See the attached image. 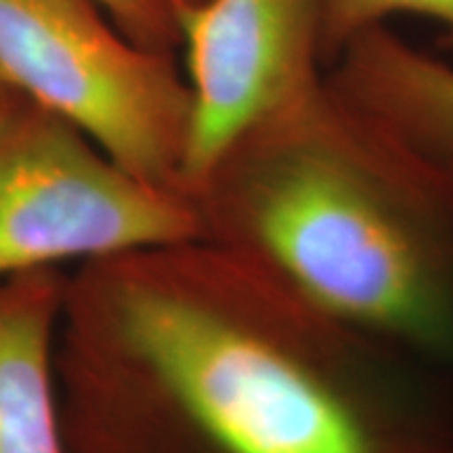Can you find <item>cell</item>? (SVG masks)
Returning a JSON list of instances; mask_svg holds the SVG:
<instances>
[{
	"mask_svg": "<svg viewBox=\"0 0 453 453\" xmlns=\"http://www.w3.org/2000/svg\"><path fill=\"white\" fill-rule=\"evenodd\" d=\"M110 296L141 395L64 418L67 453H453V380L206 240Z\"/></svg>",
	"mask_w": 453,
	"mask_h": 453,
	"instance_id": "1",
	"label": "cell"
},
{
	"mask_svg": "<svg viewBox=\"0 0 453 453\" xmlns=\"http://www.w3.org/2000/svg\"><path fill=\"white\" fill-rule=\"evenodd\" d=\"M202 235L453 380V177L319 82L189 196Z\"/></svg>",
	"mask_w": 453,
	"mask_h": 453,
	"instance_id": "2",
	"label": "cell"
},
{
	"mask_svg": "<svg viewBox=\"0 0 453 453\" xmlns=\"http://www.w3.org/2000/svg\"><path fill=\"white\" fill-rule=\"evenodd\" d=\"M105 17L93 0H0V81L134 177L183 194L189 84L170 50Z\"/></svg>",
	"mask_w": 453,
	"mask_h": 453,
	"instance_id": "3",
	"label": "cell"
},
{
	"mask_svg": "<svg viewBox=\"0 0 453 453\" xmlns=\"http://www.w3.org/2000/svg\"><path fill=\"white\" fill-rule=\"evenodd\" d=\"M200 235L189 197L134 177L67 122L24 99L0 122V280Z\"/></svg>",
	"mask_w": 453,
	"mask_h": 453,
	"instance_id": "4",
	"label": "cell"
},
{
	"mask_svg": "<svg viewBox=\"0 0 453 453\" xmlns=\"http://www.w3.org/2000/svg\"><path fill=\"white\" fill-rule=\"evenodd\" d=\"M191 93L180 191L189 197L237 141L326 73L319 0L174 4Z\"/></svg>",
	"mask_w": 453,
	"mask_h": 453,
	"instance_id": "5",
	"label": "cell"
},
{
	"mask_svg": "<svg viewBox=\"0 0 453 453\" xmlns=\"http://www.w3.org/2000/svg\"><path fill=\"white\" fill-rule=\"evenodd\" d=\"M326 76L372 120L453 177V65L384 26L353 38Z\"/></svg>",
	"mask_w": 453,
	"mask_h": 453,
	"instance_id": "6",
	"label": "cell"
},
{
	"mask_svg": "<svg viewBox=\"0 0 453 453\" xmlns=\"http://www.w3.org/2000/svg\"><path fill=\"white\" fill-rule=\"evenodd\" d=\"M57 307L49 269L0 280V453H67L50 370Z\"/></svg>",
	"mask_w": 453,
	"mask_h": 453,
	"instance_id": "7",
	"label": "cell"
},
{
	"mask_svg": "<svg viewBox=\"0 0 453 453\" xmlns=\"http://www.w3.org/2000/svg\"><path fill=\"white\" fill-rule=\"evenodd\" d=\"M319 11L326 64L359 34L384 26V19L396 13L439 21L453 41V0H319Z\"/></svg>",
	"mask_w": 453,
	"mask_h": 453,
	"instance_id": "8",
	"label": "cell"
},
{
	"mask_svg": "<svg viewBox=\"0 0 453 453\" xmlns=\"http://www.w3.org/2000/svg\"><path fill=\"white\" fill-rule=\"evenodd\" d=\"M127 36L143 47L173 50L179 44L168 0H93Z\"/></svg>",
	"mask_w": 453,
	"mask_h": 453,
	"instance_id": "9",
	"label": "cell"
},
{
	"mask_svg": "<svg viewBox=\"0 0 453 453\" xmlns=\"http://www.w3.org/2000/svg\"><path fill=\"white\" fill-rule=\"evenodd\" d=\"M19 95H15L7 84L0 81V122H3L4 118H7V113L19 104Z\"/></svg>",
	"mask_w": 453,
	"mask_h": 453,
	"instance_id": "10",
	"label": "cell"
},
{
	"mask_svg": "<svg viewBox=\"0 0 453 453\" xmlns=\"http://www.w3.org/2000/svg\"><path fill=\"white\" fill-rule=\"evenodd\" d=\"M187 3H196V0H168L170 9H173L174 4H187Z\"/></svg>",
	"mask_w": 453,
	"mask_h": 453,
	"instance_id": "11",
	"label": "cell"
}]
</instances>
